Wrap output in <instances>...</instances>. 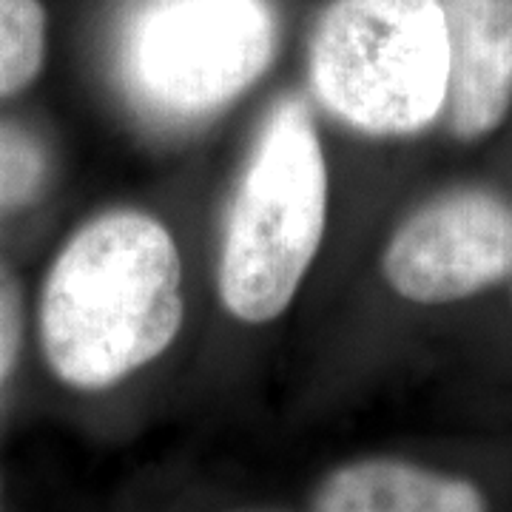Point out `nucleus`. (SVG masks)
<instances>
[{
	"instance_id": "10",
	"label": "nucleus",
	"mask_w": 512,
	"mask_h": 512,
	"mask_svg": "<svg viewBox=\"0 0 512 512\" xmlns=\"http://www.w3.org/2000/svg\"><path fill=\"white\" fill-rule=\"evenodd\" d=\"M23 339V293L15 274L0 262V384L18 362Z\"/></svg>"
},
{
	"instance_id": "5",
	"label": "nucleus",
	"mask_w": 512,
	"mask_h": 512,
	"mask_svg": "<svg viewBox=\"0 0 512 512\" xmlns=\"http://www.w3.org/2000/svg\"><path fill=\"white\" fill-rule=\"evenodd\" d=\"M387 285L419 305L456 302L512 276V202L450 191L399 225L382 256Z\"/></svg>"
},
{
	"instance_id": "7",
	"label": "nucleus",
	"mask_w": 512,
	"mask_h": 512,
	"mask_svg": "<svg viewBox=\"0 0 512 512\" xmlns=\"http://www.w3.org/2000/svg\"><path fill=\"white\" fill-rule=\"evenodd\" d=\"M311 512H487V501L464 478L396 458H367L330 473Z\"/></svg>"
},
{
	"instance_id": "2",
	"label": "nucleus",
	"mask_w": 512,
	"mask_h": 512,
	"mask_svg": "<svg viewBox=\"0 0 512 512\" xmlns=\"http://www.w3.org/2000/svg\"><path fill=\"white\" fill-rule=\"evenodd\" d=\"M328 222V163L308 106L279 100L256 137L225 217L217 291L225 311L265 325L293 302Z\"/></svg>"
},
{
	"instance_id": "4",
	"label": "nucleus",
	"mask_w": 512,
	"mask_h": 512,
	"mask_svg": "<svg viewBox=\"0 0 512 512\" xmlns=\"http://www.w3.org/2000/svg\"><path fill=\"white\" fill-rule=\"evenodd\" d=\"M271 0H137L120 32L128 100L157 126H191L237 103L274 63Z\"/></svg>"
},
{
	"instance_id": "3",
	"label": "nucleus",
	"mask_w": 512,
	"mask_h": 512,
	"mask_svg": "<svg viewBox=\"0 0 512 512\" xmlns=\"http://www.w3.org/2000/svg\"><path fill=\"white\" fill-rule=\"evenodd\" d=\"M447 69L441 0H330L308 46L322 109L370 137L430 126L444 111Z\"/></svg>"
},
{
	"instance_id": "8",
	"label": "nucleus",
	"mask_w": 512,
	"mask_h": 512,
	"mask_svg": "<svg viewBox=\"0 0 512 512\" xmlns=\"http://www.w3.org/2000/svg\"><path fill=\"white\" fill-rule=\"evenodd\" d=\"M46 29L40 0H0V97L23 92L40 74Z\"/></svg>"
},
{
	"instance_id": "6",
	"label": "nucleus",
	"mask_w": 512,
	"mask_h": 512,
	"mask_svg": "<svg viewBox=\"0 0 512 512\" xmlns=\"http://www.w3.org/2000/svg\"><path fill=\"white\" fill-rule=\"evenodd\" d=\"M447 20V126L476 140L501 126L512 103V0H441Z\"/></svg>"
},
{
	"instance_id": "1",
	"label": "nucleus",
	"mask_w": 512,
	"mask_h": 512,
	"mask_svg": "<svg viewBox=\"0 0 512 512\" xmlns=\"http://www.w3.org/2000/svg\"><path fill=\"white\" fill-rule=\"evenodd\" d=\"M183 313V262L168 228L117 208L57 254L40 296V342L60 382L103 390L163 356Z\"/></svg>"
},
{
	"instance_id": "9",
	"label": "nucleus",
	"mask_w": 512,
	"mask_h": 512,
	"mask_svg": "<svg viewBox=\"0 0 512 512\" xmlns=\"http://www.w3.org/2000/svg\"><path fill=\"white\" fill-rule=\"evenodd\" d=\"M52 157L32 128L0 120V220L29 208L49 185Z\"/></svg>"
}]
</instances>
